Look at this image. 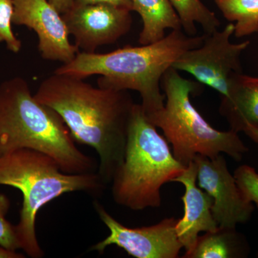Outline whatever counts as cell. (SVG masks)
<instances>
[{
	"mask_svg": "<svg viewBox=\"0 0 258 258\" xmlns=\"http://www.w3.org/2000/svg\"><path fill=\"white\" fill-rule=\"evenodd\" d=\"M83 80L54 73L34 96L58 113L75 141L96 151L97 172L109 184L123 161L135 103L128 91L95 87Z\"/></svg>",
	"mask_w": 258,
	"mask_h": 258,
	"instance_id": "cell-1",
	"label": "cell"
},
{
	"mask_svg": "<svg viewBox=\"0 0 258 258\" xmlns=\"http://www.w3.org/2000/svg\"><path fill=\"white\" fill-rule=\"evenodd\" d=\"M204 40L205 35L189 36L182 30H172L149 45L125 46L107 53L79 52L54 73L82 79L97 75L100 87L138 91L149 116L164 106L165 96L161 93L164 74L186 51L201 46Z\"/></svg>",
	"mask_w": 258,
	"mask_h": 258,
	"instance_id": "cell-2",
	"label": "cell"
},
{
	"mask_svg": "<svg viewBox=\"0 0 258 258\" xmlns=\"http://www.w3.org/2000/svg\"><path fill=\"white\" fill-rule=\"evenodd\" d=\"M22 149L46 154L67 174L98 167L76 147L58 113L37 101L25 79L15 77L0 84V157Z\"/></svg>",
	"mask_w": 258,
	"mask_h": 258,
	"instance_id": "cell-3",
	"label": "cell"
},
{
	"mask_svg": "<svg viewBox=\"0 0 258 258\" xmlns=\"http://www.w3.org/2000/svg\"><path fill=\"white\" fill-rule=\"evenodd\" d=\"M0 185L16 188L23 195L15 230L21 249L32 258L45 255L35 230L37 212L42 207L64 194L83 191L99 195L106 186L97 171L67 174L49 156L28 149L0 157Z\"/></svg>",
	"mask_w": 258,
	"mask_h": 258,
	"instance_id": "cell-4",
	"label": "cell"
},
{
	"mask_svg": "<svg viewBox=\"0 0 258 258\" xmlns=\"http://www.w3.org/2000/svg\"><path fill=\"white\" fill-rule=\"evenodd\" d=\"M157 128L148 120L142 105L135 103L123 161L111 181L117 205L134 211L159 208L163 185L173 182L186 169Z\"/></svg>",
	"mask_w": 258,
	"mask_h": 258,
	"instance_id": "cell-5",
	"label": "cell"
},
{
	"mask_svg": "<svg viewBox=\"0 0 258 258\" xmlns=\"http://www.w3.org/2000/svg\"><path fill=\"white\" fill-rule=\"evenodd\" d=\"M161 85L166 103L159 111L146 116L162 130L179 162L187 166L198 154L214 159L222 153L242 160L249 149L238 133L213 128L191 103L190 96L198 91V83L184 79L170 68L163 76Z\"/></svg>",
	"mask_w": 258,
	"mask_h": 258,
	"instance_id": "cell-6",
	"label": "cell"
},
{
	"mask_svg": "<svg viewBox=\"0 0 258 258\" xmlns=\"http://www.w3.org/2000/svg\"><path fill=\"white\" fill-rule=\"evenodd\" d=\"M234 32L235 26L230 23L223 30L205 35L201 46L186 51L171 68L192 75L221 98L227 96L232 79L242 74L240 57L249 45V41L232 43Z\"/></svg>",
	"mask_w": 258,
	"mask_h": 258,
	"instance_id": "cell-7",
	"label": "cell"
},
{
	"mask_svg": "<svg viewBox=\"0 0 258 258\" xmlns=\"http://www.w3.org/2000/svg\"><path fill=\"white\" fill-rule=\"evenodd\" d=\"M93 205L110 234L95 244L91 250L102 254L108 246L116 245L137 258L179 257L183 245L176 233L178 220L174 217L164 219L155 225L130 228L115 220L98 201Z\"/></svg>",
	"mask_w": 258,
	"mask_h": 258,
	"instance_id": "cell-8",
	"label": "cell"
},
{
	"mask_svg": "<svg viewBox=\"0 0 258 258\" xmlns=\"http://www.w3.org/2000/svg\"><path fill=\"white\" fill-rule=\"evenodd\" d=\"M193 161L198 171L199 187L213 200L212 215L218 227L235 228L239 224L248 222L254 204L244 197L235 176L229 171L223 156L210 159L198 154Z\"/></svg>",
	"mask_w": 258,
	"mask_h": 258,
	"instance_id": "cell-9",
	"label": "cell"
},
{
	"mask_svg": "<svg viewBox=\"0 0 258 258\" xmlns=\"http://www.w3.org/2000/svg\"><path fill=\"white\" fill-rule=\"evenodd\" d=\"M131 13L115 5L98 3L74 5L62 16L76 47L83 52H95L130 31L133 22Z\"/></svg>",
	"mask_w": 258,
	"mask_h": 258,
	"instance_id": "cell-10",
	"label": "cell"
},
{
	"mask_svg": "<svg viewBox=\"0 0 258 258\" xmlns=\"http://www.w3.org/2000/svg\"><path fill=\"white\" fill-rule=\"evenodd\" d=\"M13 23L33 30L45 60L62 64L74 60L79 49L71 43L62 15L48 0H13Z\"/></svg>",
	"mask_w": 258,
	"mask_h": 258,
	"instance_id": "cell-11",
	"label": "cell"
},
{
	"mask_svg": "<svg viewBox=\"0 0 258 258\" xmlns=\"http://www.w3.org/2000/svg\"><path fill=\"white\" fill-rule=\"evenodd\" d=\"M197 166L191 161L184 171L174 180L184 186L185 192L181 198L184 203V214L178 220L176 233L185 249V256L192 251L200 232L216 230L218 225L212 208L213 200L208 192L197 186Z\"/></svg>",
	"mask_w": 258,
	"mask_h": 258,
	"instance_id": "cell-12",
	"label": "cell"
},
{
	"mask_svg": "<svg viewBox=\"0 0 258 258\" xmlns=\"http://www.w3.org/2000/svg\"><path fill=\"white\" fill-rule=\"evenodd\" d=\"M219 111L231 130L244 132L258 146V77L235 76Z\"/></svg>",
	"mask_w": 258,
	"mask_h": 258,
	"instance_id": "cell-13",
	"label": "cell"
},
{
	"mask_svg": "<svg viewBox=\"0 0 258 258\" xmlns=\"http://www.w3.org/2000/svg\"><path fill=\"white\" fill-rule=\"evenodd\" d=\"M133 11L140 15L143 28L141 45L157 42L166 36L165 30H182L181 20L170 0H132Z\"/></svg>",
	"mask_w": 258,
	"mask_h": 258,
	"instance_id": "cell-14",
	"label": "cell"
},
{
	"mask_svg": "<svg viewBox=\"0 0 258 258\" xmlns=\"http://www.w3.org/2000/svg\"><path fill=\"white\" fill-rule=\"evenodd\" d=\"M249 252L245 237L235 228L220 227L199 236L191 252L184 258L246 257Z\"/></svg>",
	"mask_w": 258,
	"mask_h": 258,
	"instance_id": "cell-15",
	"label": "cell"
},
{
	"mask_svg": "<svg viewBox=\"0 0 258 258\" xmlns=\"http://www.w3.org/2000/svg\"><path fill=\"white\" fill-rule=\"evenodd\" d=\"M226 20L234 24V35L249 36L258 32V0H215Z\"/></svg>",
	"mask_w": 258,
	"mask_h": 258,
	"instance_id": "cell-16",
	"label": "cell"
},
{
	"mask_svg": "<svg viewBox=\"0 0 258 258\" xmlns=\"http://www.w3.org/2000/svg\"><path fill=\"white\" fill-rule=\"evenodd\" d=\"M170 2L179 15L182 30L186 35L196 36L197 24L201 25L205 35L219 30L220 20L201 0H170Z\"/></svg>",
	"mask_w": 258,
	"mask_h": 258,
	"instance_id": "cell-17",
	"label": "cell"
},
{
	"mask_svg": "<svg viewBox=\"0 0 258 258\" xmlns=\"http://www.w3.org/2000/svg\"><path fill=\"white\" fill-rule=\"evenodd\" d=\"M13 13V0H0V42H5L8 50L18 53L21 50L22 42L12 28Z\"/></svg>",
	"mask_w": 258,
	"mask_h": 258,
	"instance_id": "cell-18",
	"label": "cell"
},
{
	"mask_svg": "<svg viewBox=\"0 0 258 258\" xmlns=\"http://www.w3.org/2000/svg\"><path fill=\"white\" fill-rule=\"evenodd\" d=\"M10 208L9 198L0 193V245L10 250L17 251L21 249L17 235L15 225L6 219Z\"/></svg>",
	"mask_w": 258,
	"mask_h": 258,
	"instance_id": "cell-19",
	"label": "cell"
},
{
	"mask_svg": "<svg viewBox=\"0 0 258 258\" xmlns=\"http://www.w3.org/2000/svg\"><path fill=\"white\" fill-rule=\"evenodd\" d=\"M236 181L244 197L258 209V173L254 168L242 165L234 172Z\"/></svg>",
	"mask_w": 258,
	"mask_h": 258,
	"instance_id": "cell-20",
	"label": "cell"
},
{
	"mask_svg": "<svg viewBox=\"0 0 258 258\" xmlns=\"http://www.w3.org/2000/svg\"><path fill=\"white\" fill-rule=\"evenodd\" d=\"M98 3L113 5L133 11L132 0H74V5H86Z\"/></svg>",
	"mask_w": 258,
	"mask_h": 258,
	"instance_id": "cell-21",
	"label": "cell"
},
{
	"mask_svg": "<svg viewBox=\"0 0 258 258\" xmlns=\"http://www.w3.org/2000/svg\"><path fill=\"white\" fill-rule=\"evenodd\" d=\"M61 15L71 9L74 5V0H48Z\"/></svg>",
	"mask_w": 258,
	"mask_h": 258,
	"instance_id": "cell-22",
	"label": "cell"
},
{
	"mask_svg": "<svg viewBox=\"0 0 258 258\" xmlns=\"http://www.w3.org/2000/svg\"><path fill=\"white\" fill-rule=\"evenodd\" d=\"M23 254L17 252L16 251L10 250L0 245V258H24Z\"/></svg>",
	"mask_w": 258,
	"mask_h": 258,
	"instance_id": "cell-23",
	"label": "cell"
}]
</instances>
